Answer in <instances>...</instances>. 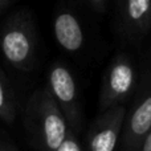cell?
Segmentation results:
<instances>
[{
  "mask_svg": "<svg viewBox=\"0 0 151 151\" xmlns=\"http://www.w3.org/2000/svg\"><path fill=\"white\" fill-rule=\"evenodd\" d=\"M24 123L40 151H56L69 131L65 117L47 88L37 89L29 97Z\"/></svg>",
  "mask_w": 151,
  "mask_h": 151,
  "instance_id": "obj_1",
  "label": "cell"
},
{
  "mask_svg": "<svg viewBox=\"0 0 151 151\" xmlns=\"http://www.w3.org/2000/svg\"><path fill=\"white\" fill-rule=\"evenodd\" d=\"M37 28L31 11L17 9L0 25V53L12 68L29 72L36 64Z\"/></svg>",
  "mask_w": 151,
  "mask_h": 151,
  "instance_id": "obj_2",
  "label": "cell"
},
{
  "mask_svg": "<svg viewBox=\"0 0 151 151\" xmlns=\"http://www.w3.org/2000/svg\"><path fill=\"white\" fill-rule=\"evenodd\" d=\"M138 86V74L133 58L125 52L113 56L102 78L98 97L99 113L115 106H126Z\"/></svg>",
  "mask_w": 151,
  "mask_h": 151,
  "instance_id": "obj_3",
  "label": "cell"
},
{
  "mask_svg": "<svg viewBox=\"0 0 151 151\" xmlns=\"http://www.w3.org/2000/svg\"><path fill=\"white\" fill-rule=\"evenodd\" d=\"M45 88L56 101L64 114L69 130L78 135L82 130V106L80 101L77 82L72 70L61 61H56L48 70V83Z\"/></svg>",
  "mask_w": 151,
  "mask_h": 151,
  "instance_id": "obj_4",
  "label": "cell"
},
{
  "mask_svg": "<svg viewBox=\"0 0 151 151\" xmlns=\"http://www.w3.org/2000/svg\"><path fill=\"white\" fill-rule=\"evenodd\" d=\"M151 130V73L137 86L131 106L126 110L118 151H138L142 141Z\"/></svg>",
  "mask_w": 151,
  "mask_h": 151,
  "instance_id": "obj_5",
  "label": "cell"
},
{
  "mask_svg": "<svg viewBox=\"0 0 151 151\" xmlns=\"http://www.w3.org/2000/svg\"><path fill=\"white\" fill-rule=\"evenodd\" d=\"M127 107L121 105L98 113L86 133L83 151H117Z\"/></svg>",
  "mask_w": 151,
  "mask_h": 151,
  "instance_id": "obj_6",
  "label": "cell"
},
{
  "mask_svg": "<svg viewBox=\"0 0 151 151\" xmlns=\"http://www.w3.org/2000/svg\"><path fill=\"white\" fill-rule=\"evenodd\" d=\"M118 23L129 40L145 39L151 31V0H118Z\"/></svg>",
  "mask_w": 151,
  "mask_h": 151,
  "instance_id": "obj_7",
  "label": "cell"
},
{
  "mask_svg": "<svg viewBox=\"0 0 151 151\" xmlns=\"http://www.w3.org/2000/svg\"><path fill=\"white\" fill-rule=\"evenodd\" d=\"M53 35L57 44L68 53H78L85 45V32L81 20L69 8H61L55 13Z\"/></svg>",
  "mask_w": 151,
  "mask_h": 151,
  "instance_id": "obj_8",
  "label": "cell"
},
{
  "mask_svg": "<svg viewBox=\"0 0 151 151\" xmlns=\"http://www.w3.org/2000/svg\"><path fill=\"white\" fill-rule=\"evenodd\" d=\"M16 118V102L13 90L5 74L0 70V119L12 123Z\"/></svg>",
  "mask_w": 151,
  "mask_h": 151,
  "instance_id": "obj_9",
  "label": "cell"
},
{
  "mask_svg": "<svg viewBox=\"0 0 151 151\" xmlns=\"http://www.w3.org/2000/svg\"><path fill=\"white\" fill-rule=\"evenodd\" d=\"M56 151H83V146L81 145L77 134L69 130L66 137L64 138V141L61 142V145L57 147Z\"/></svg>",
  "mask_w": 151,
  "mask_h": 151,
  "instance_id": "obj_10",
  "label": "cell"
},
{
  "mask_svg": "<svg viewBox=\"0 0 151 151\" xmlns=\"http://www.w3.org/2000/svg\"><path fill=\"white\" fill-rule=\"evenodd\" d=\"M88 3L90 4V7L93 8L96 12L104 13L107 8V3H109V0H88Z\"/></svg>",
  "mask_w": 151,
  "mask_h": 151,
  "instance_id": "obj_11",
  "label": "cell"
},
{
  "mask_svg": "<svg viewBox=\"0 0 151 151\" xmlns=\"http://www.w3.org/2000/svg\"><path fill=\"white\" fill-rule=\"evenodd\" d=\"M138 151H151V130L147 133V135L145 137V139L142 141Z\"/></svg>",
  "mask_w": 151,
  "mask_h": 151,
  "instance_id": "obj_12",
  "label": "cell"
},
{
  "mask_svg": "<svg viewBox=\"0 0 151 151\" xmlns=\"http://www.w3.org/2000/svg\"><path fill=\"white\" fill-rule=\"evenodd\" d=\"M12 1L13 0H0V12H1L4 8H7Z\"/></svg>",
  "mask_w": 151,
  "mask_h": 151,
  "instance_id": "obj_13",
  "label": "cell"
},
{
  "mask_svg": "<svg viewBox=\"0 0 151 151\" xmlns=\"http://www.w3.org/2000/svg\"><path fill=\"white\" fill-rule=\"evenodd\" d=\"M0 151H15L9 145H5V143H0Z\"/></svg>",
  "mask_w": 151,
  "mask_h": 151,
  "instance_id": "obj_14",
  "label": "cell"
}]
</instances>
